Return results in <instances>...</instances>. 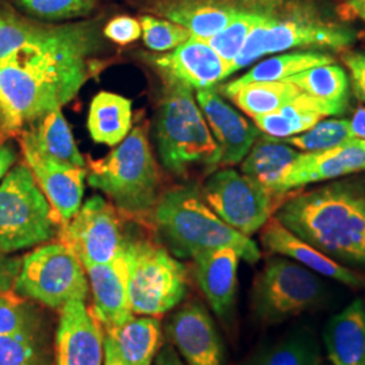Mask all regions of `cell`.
Instances as JSON below:
<instances>
[{
	"instance_id": "6da1fadb",
	"label": "cell",
	"mask_w": 365,
	"mask_h": 365,
	"mask_svg": "<svg viewBox=\"0 0 365 365\" xmlns=\"http://www.w3.org/2000/svg\"><path fill=\"white\" fill-rule=\"evenodd\" d=\"M96 38L91 24L54 26L42 43L0 61V138L22 133L78 95Z\"/></svg>"
},
{
	"instance_id": "7a4b0ae2",
	"label": "cell",
	"mask_w": 365,
	"mask_h": 365,
	"mask_svg": "<svg viewBox=\"0 0 365 365\" xmlns=\"http://www.w3.org/2000/svg\"><path fill=\"white\" fill-rule=\"evenodd\" d=\"M277 221L342 265L365 268V179L329 182L288 199Z\"/></svg>"
},
{
	"instance_id": "3957f363",
	"label": "cell",
	"mask_w": 365,
	"mask_h": 365,
	"mask_svg": "<svg viewBox=\"0 0 365 365\" xmlns=\"http://www.w3.org/2000/svg\"><path fill=\"white\" fill-rule=\"evenodd\" d=\"M150 214L160 238L176 257L194 259L205 250L233 248L249 264L260 260L257 244L222 221L194 185L160 196Z\"/></svg>"
},
{
	"instance_id": "277c9868",
	"label": "cell",
	"mask_w": 365,
	"mask_h": 365,
	"mask_svg": "<svg viewBox=\"0 0 365 365\" xmlns=\"http://www.w3.org/2000/svg\"><path fill=\"white\" fill-rule=\"evenodd\" d=\"M165 91L156 117L158 156L165 170L184 176L196 165L220 167L221 149L194 98L192 88L182 81L164 78Z\"/></svg>"
},
{
	"instance_id": "5b68a950",
	"label": "cell",
	"mask_w": 365,
	"mask_h": 365,
	"mask_svg": "<svg viewBox=\"0 0 365 365\" xmlns=\"http://www.w3.org/2000/svg\"><path fill=\"white\" fill-rule=\"evenodd\" d=\"M88 182L128 214L152 212L158 200V176L144 129H133L108 156L92 161Z\"/></svg>"
},
{
	"instance_id": "8992f818",
	"label": "cell",
	"mask_w": 365,
	"mask_h": 365,
	"mask_svg": "<svg viewBox=\"0 0 365 365\" xmlns=\"http://www.w3.org/2000/svg\"><path fill=\"white\" fill-rule=\"evenodd\" d=\"M58 221L26 164H19L0 184V255L51 241Z\"/></svg>"
},
{
	"instance_id": "52a82bcc",
	"label": "cell",
	"mask_w": 365,
	"mask_h": 365,
	"mask_svg": "<svg viewBox=\"0 0 365 365\" xmlns=\"http://www.w3.org/2000/svg\"><path fill=\"white\" fill-rule=\"evenodd\" d=\"M129 294L135 315L160 317L187 295V269L168 250L149 241L125 242Z\"/></svg>"
},
{
	"instance_id": "ba28073f",
	"label": "cell",
	"mask_w": 365,
	"mask_h": 365,
	"mask_svg": "<svg viewBox=\"0 0 365 365\" xmlns=\"http://www.w3.org/2000/svg\"><path fill=\"white\" fill-rule=\"evenodd\" d=\"M325 295L319 274L297 261L274 257L256 277L252 309L260 322L274 325L319 306Z\"/></svg>"
},
{
	"instance_id": "9c48e42d",
	"label": "cell",
	"mask_w": 365,
	"mask_h": 365,
	"mask_svg": "<svg viewBox=\"0 0 365 365\" xmlns=\"http://www.w3.org/2000/svg\"><path fill=\"white\" fill-rule=\"evenodd\" d=\"M86 268L64 244H48L30 252L21 262L14 292L61 310L72 300L86 302L90 291Z\"/></svg>"
},
{
	"instance_id": "30bf717a",
	"label": "cell",
	"mask_w": 365,
	"mask_h": 365,
	"mask_svg": "<svg viewBox=\"0 0 365 365\" xmlns=\"http://www.w3.org/2000/svg\"><path fill=\"white\" fill-rule=\"evenodd\" d=\"M354 39V31L345 27L304 19H277L264 14L232 63L230 73L233 75L267 54L288 49H344L351 46Z\"/></svg>"
},
{
	"instance_id": "8fae6325",
	"label": "cell",
	"mask_w": 365,
	"mask_h": 365,
	"mask_svg": "<svg viewBox=\"0 0 365 365\" xmlns=\"http://www.w3.org/2000/svg\"><path fill=\"white\" fill-rule=\"evenodd\" d=\"M202 197L222 221L247 237L262 229L274 211V196L235 170L212 173L202 188Z\"/></svg>"
},
{
	"instance_id": "7c38bea8",
	"label": "cell",
	"mask_w": 365,
	"mask_h": 365,
	"mask_svg": "<svg viewBox=\"0 0 365 365\" xmlns=\"http://www.w3.org/2000/svg\"><path fill=\"white\" fill-rule=\"evenodd\" d=\"M60 242L71 249L84 268L114 260L125 247L115 209L102 196H92L60 232Z\"/></svg>"
},
{
	"instance_id": "4fadbf2b",
	"label": "cell",
	"mask_w": 365,
	"mask_h": 365,
	"mask_svg": "<svg viewBox=\"0 0 365 365\" xmlns=\"http://www.w3.org/2000/svg\"><path fill=\"white\" fill-rule=\"evenodd\" d=\"M167 336L185 365H223L221 336L207 309L199 302H188L170 317Z\"/></svg>"
},
{
	"instance_id": "5bb4252c",
	"label": "cell",
	"mask_w": 365,
	"mask_h": 365,
	"mask_svg": "<svg viewBox=\"0 0 365 365\" xmlns=\"http://www.w3.org/2000/svg\"><path fill=\"white\" fill-rule=\"evenodd\" d=\"M54 339V365H102L105 333L83 300H72L60 310Z\"/></svg>"
},
{
	"instance_id": "9a60e30c",
	"label": "cell",
	"mask_w": 365,
	"mask_h": 365,
	"mask_svg": "<svg viewBox=\"0 0 365 365\" xmlns=\"http://www.w3.org/2000/svg\"><path fill=\"white\" fill-rule=\"evenodd\" d=\"M21 145L27 167L33 172L58 221L66 225L76 215L81 206L86 168L72 167L41 153L24 137H21Z\"/></svg>"
},
{
	"instance_id": "2e32d148",
	"label": "cell",
	"mask_w": 365,
	"mask_h": 365,
	"mask_svg": "<svg viewBox=\"0 0 365 365\" xmlns=\"http://www.w3.org/2000/svg\"><path fill=\"white\" fill-rule=\"evenodd\" d=\"M164 78L190 86L192 90H210L229 78L230 64L205 39L191 37L172 52L150 57Z\"/></svg>"
},
{
	"instance_id": "e0dca14e",
	"label": "cell",
	"mask_w": 365,
	"mask_h": 365,
	"mask_svg": "<svg viewBox=\"0 0 365 365\" xmlns=\"http://www.w3.org/2000/svg\"><path fill=\"white\" fill-rule=\"evenodd\" d=\"M365 170V141L353 138L327 150L300 152L282 179V195L313 182H327Z\"/></svg>"
},
{
	"instance_id": "ac0fdd59",
	"label": "cell",
	"mask_w": 365,
	"mask_h": 365,
	"mask_svg": "<svg viewBox=\"0 0 365 365\" xmlns=\"http://www.w3.org/2000/svg\"><path fill=\"white\" fill-rule=\"evenodd\" d=\"M86 271L92 291L91 313L105 331L120 327L134 317L125 247L114 260L92 265Z\"/></svg>"
},
{
	"instance_id": "d6986e66",
	"label": "cell",
	"mask_w": 365,
	"mask_h": 365,
	"mask_svg": "<svg viewBox=\"0 0 365 365\" xmlns=\"http://www.w3.org/2000/svg\"><path fill=\"white\" fill-rule=\"evenodd\" d=\"M196 103L221 149L220 165L229 167L242 161L256 143L259 129L227 105L212 88L196 91Z\"/></svg>"
},
{
	"instance_id": "ffe728a7",
	"label": "cell",
	"mask_w": 365,
	"mask_h": 365,
	"mask_svg": "<svg viewBox=\"0 0 365 365\" xmlns=\"http://www.w3.org/2000/svg\"><path fill=\"white\" fill-rule=\"evenodd\" d=\"M260 240L262 247L268 252L297 261L319 276L337 280L349 287L365 288V279L361 274H356L348 267L327 257V255L289 232L276 218H269V221L262 226Z\"/></svg>"
},
{
	"instance_id": "44dd1931",
	"label": "cell",
	"mask_w": 365,
	"mask_h": 365,
	"mask_svg": "<svg viewBox=\"0 0 365 365\" xmlns=\"http://www.w3.org/2000/svg\"><path fill=\"white\" fill-rule=\"evenodd\" d=\"M240 259L233 248L205 250L194 257L197 284L212 312L221 318L232 313L235 304Z\"/></svg>"
},
{
	"instance_id": "7402d4cb",
	"label": "cell",
	"mask_w": 365,
	"mask_h": 365,
	"mask_svg": "<svg viewBox=\"0 0 365 365\" xmlns=\"http://www.w3.org/2000/svg\"><path fill=\"white\" fill-rule=\"evenodd\" d=\"M327 356L333 365H365V303L354 299L330 318L325 330Z\"/></svg>"
},
{
	"instance_id": "603a6c76",
	"label": "cell",
	"mask_w": 365,
	"mask_h": 365,
	"mask_svg": "<svg viewBox=\"0 0 365 365\" xmlns=\"http://www.w3.org/2000/svg\"><path fill=\"white\" fill-rule=\"evenodd\" d=\"M299 150L276 138L262 135L255 143L242 163V173L260 182L274 196L282 195V179L299 156Z\"/></svg>"
},
{
	"instance_id": "cb8c5ba5",
	"label": "cell",
	"mask_w": 365,
	"mask_h": 365,
	"mask_svg": "<svg viewBox=\"0 0 365 365\" xmlns=\"http://www.w3.org/2000/svg\"><path fill=\"white\" fill-rule=\"evenodd\" d=\"M297 86L302 93L325 106L330 115H339L349 105V76L342 66L327 64L306 69L286 78Z\"/></svg>"
},
{
	"instance_id": "d4e9b609",
	"label": "cell",
	"mask_w": 365,
	"mask_h": 365,
	"mask_svg": "<svg viewBox=\"0 0 365 365\" xmlns=\"http://www.w3.org/2000/svg\"><path fill=\"white\" fill-rule=\"evenodd\" d=\"M21 137L34 145L41 153L52 157L57 161L78 168L86 167L84 157L78 152L61 108L53 110L43 117L38 118L21 133Z\"/></svg>"
},
{
	"instance_id": "484cf974",
	"label": "cell",
	"mask_w": 365,
	"mask_h": 365,
	"mask_svg": "<svg viewBox=\"0 0 365 365\" xmlns=\"http://www.w3.org/2000/svg\"><path fill=\"white\" fill-rule=\"evenodd\" d=\"M129 365H152L161 348V322L157 317H133L120 327L106 330Z\"/></svg>"
},
{
	"instance_id": "4316f807",
	"label": "cell",
	"mask_w": 365,
	"mask_h": 365,
	"mask_svg": "<svg viewBox=\"0 0 365 365\" xmlns=\"http://www.w3.org/2000/svg\"><path fill=\"white\" fill-rule=\"evenodd\" d=\"M324 117H330L327 107L313 98L300 93L287 106L253 119L256 128L265 135L283 140L312 129Z\"/></svg>"
},
{
	"instance_id": "83f0119b",
	"label": "cell",
	"mask_w": 365,
	"mask_h": 365,
	"mask_svg": "<svg viewBox=\"0 0 365 365\" xmlns=\"http://www.w3.org/2000/svg\"><path fill=\"white\" fill-rule=\"evenodd\" d=\"M131 128V102L111 92H101L92 99L88 130L99 144L115 146L122 143Z\"/></svg>"
},
{
	"instance_id": "f1b7e54d",
	"label": "cell",
	"mask_w": 365,
	"mask_h": 365,
	"mask_svg": "<svg viewBox=\"0 0 365 365\" xmlns=\"http://www.w3.org/2000/svg\"><path fill=\"white\" fill-rule=\"evenodd\" d=\"M333 63H334V57L331 54L318 52V51L279 54V56H274V57L257 63L249 71L248 73L223 86L222 92L226 95L245 84H249V83L283 81L289 76L297 75L306 69H310L314 66L333 64Z\"/></svg>"
},
{
	"instance_id": "f546056e",
	"label": "cell",
	"mask_w": 365,
	"mask_h": 365,
	"mask_svg": "<svg viewBox=\"0 0 365 365\" xmlns=\"http://www.w3.org/2000/svg\"><path fill=\"white\" fill-rule=\"evenodd\" d=\"M237 13V9L217 3L187 1L168 9L165 16L187 29L192 37L209 41L229 25Z\"/></svg>"
},
{
	"instance_id": "4dcf8cb0",
	"label": "cell",
	"mask_w": 365,
	"mask_h": 365,
	"mask_svg": "<svg viewBox=\"0 0 365 365\" xmlns=\"http://www.w3.org/2000/svg\"><path fill=\"white\" fill-rule=\"evenodd\" d=\"M299 88L286 80L249 83L226 93L242 111L250 117L264 115L287 106L299 96Z\"/></svg>"
},
{
	"instance_id": "1f68e13d",
	"label": "cell",
	"mask_w": 365,
	"mask_h": 365,
	"mask_svg": "<svg viewBox=\"0 0 365 365\" xmlns=\"http://www.w3.org/2000/svg\"><path fill=\"white\" fill-rule=\"evenodd\" d=\"M54 26L30 24L13 14L0 11V61L42 43Z\"/></svg>"
},
{
	"instance_id": "d6a6232c",
	"label": "cell",
	"mask_w": 365,
	"mask_h": 365,
	"mask_svg": "<svg viewBox=\"0 0 365 365\" xmlns=\"http://www.w3.org/2000/svg\"><path fill=\"white\" fill-rule=\"evenodd\" d=\"M353 138L349 119H327L319 120L309 130L279 141L286 143L300 152H317L346 144Z\"/></svg>"
},
{
	"instance_id": "836d02e7",
	"label": "cell",
	"mask_w": 365,
	"mask_h": 365,
	"mask_svg": "<svg viewBox=\"0 0 365 365\" xmlns=\"http://www.w3.org/2000/svg\"><path fill=\"white\" fill-rule=\"evenodd\" d=\"M262 16L264 14L238 10L233 21L207 42L223 60L232 66L238 53L241 52L250 31L260 22Z\"/></svg>"
},
{
	"instance_id": "e575fe53",
	"label": "cell",
	"mask_w": 365,
	"mask_h": 365,
	"mask_svg": "<svg viewBox=\"0 0 365 365\" xmlns=\"http://www.w3.org/2000/svg\"><path fill=\"white\" fill-rule=\"evenodd\" d=\"M38 329V315L30 304L13 291L0 294V336L36 334Z\"/></svg>"
},
{
	"instance_id": "d590c367",
	"label": "cell",
	"mask_w": 365,
	"mask_h": 365,
	"mask_svg": "<svg viewBox=\"0 0 365 365\" xmlns=\"http://www.w3.org/2000/svg\"><path fill=\"white\" fill-rule=\"evenodd\" d=\"M0 365H45L38 333L0 336Z\"/></svg>"
},
{
	"instance_id": "8d00e7d4",
	"label": "cell",
	"mask_w": 365,
	"mask_h": 365,
	"mask_svg": "<svg viewBox=\"0 0 365 365\" xmlns=\"http://www.w3.org/2000/svg\"><path fill=\"white\" fill-rule=\"evenodd\" d=\"M140 24L143 29L145 45L156 52L173 51L192 37L187 29L172 21H161L145 15L141 18Z\"/></svg>"
},
{
	"instance_id": "74e56055",
	"label": "cell",
	"mask_w": 365,
	"mask_h": 365,
	"mask_svg": "<svg viewBox=\"0 0 365 365\" xmlns=\"http://www.w3.org/2000/svg\"><path fill=\"white\" fill-rule=\"evenodd\" d=\"M29 13L48 21H63L90 13L96 0H18Z\"/></svg>"
},
{
	"instance_id": "f35d334b",
	"label": "cell",
	"mask_w": 365,
	"mask_h": 365,
	"mask_svg": "<svg viewBox=\"0 0 365 365\" xmlns=\"http://www.w3.org/2000/svg\"><path fill=\"white\" fill-rule=\"evenodd\" d=\"M264 365H318L313 346L302 339L279 344L259 357Z\"/></svg>"
},
{
	"instance_id": "ab89813d",
	"label": "cell",
	"mask_w": 365,
	"mask_h": 365,
	"mask_svg": "<svg viewBox=\"0 0 365 365\" xmlns=\"http://www.w3.org/2000/svg\"><path fill=\"white\" fill-rule=\"evenodd\" d=\"M103 33L107 38L120 45H126L140 38L143 34V29L141 24L134 18L118 16L106 25Z\"/></svg>"
},
{
	"instance_id": "60d3db41",
	"label": "cell",
	"mask_w": 365,
	"mask_h": 365,
	"mask_svg": "<svg viewBox=\"0 0 365 365\" xmlns=\"http://www.w3.org/2000/svg\"><path fill=\"white\" fill-rule=\"evenodd\" d=\"M342 61L349 71L353 93L360 102L365 103V53H345Z\"/></svg>"
},
{
	"instance_id": "b9f144b4",
	"label": "cell",
	"mask_w": 365,
	"mask_h": 365,
	"mask_svg": "<svg viewBox=\"0 0 365 365\" xmlns=\"http://www.w3.org/2000/svg\"><path fill=\"white\" fill-rule=\"evenodd\" d=\"M22 260L0 255V294L14 291L16 276L21 269Z\"/></svg>"
},
{
	"instance_id": "7bdbcfd3",
	"label": "cell",
	"mask_w": 365,
	"mask_h": 365,
	"mask_svg": "<svg viewBox=\"0 0 365 365\" xmlns=\"http://www.w3.org/2000/svg\"><path fill=\"white\" fill-rule=\"evenodd\" d=\"M16 161V152L11 145L6 144L3 138H0V180L9 173L10 168Z\"/></svg>"
},
{
	"instance_id": "ee69618b",
	"label": "cell",
	"mask_w": 365,
	"mask_h": 365,
	"mask_svg": "<svg viewBox=\"0 0 365 365\" xmlns=\"http://www.w3.org/2000/svg\"><path fill=\"white\" fill-rule=\"evenodd\" d=\"M155 365H185L182 359L172 346L170 342H165L157 353Z\"/></svg>"
},
{
	"instance_id": "f6af8a7d",
	"label": "cell",
	"mask_w": 365,
	"mask_h": 365,
	"mask_svg": "<svg viewBox=\"0 0 365 365\" xmlns=\"http://www.w3.org/2000/svg\"><path fill=\"white\" fill-rule=\"evenodd\" d=\"M351 130L354 138H360L365 141V107L360 106L354 111L352 119L349 120Z\"/></svg>"
},
{
	"instance_id": "bcb514c9",
	"label": "cell",
	"mask_w": 365,
	"mask_h": 365,
	"mask_svg": "<svg viewBox=\"0 0 365 365\" xmlns=\"http://www.w3.org/2000/svg\"><path fill=\"white\" fill-rule=\"evenodd\" d=\"M105 365H129L120 353L118 351L117 345L113 339L105 334Z\"/></svg>"
},
{
	"instance_id": "7dc6e473",
	"label": "cell",
	"mask_w": 365,
	"mask_h": 365,
	"mask_svg": "<svg viewBox=\"0 0 365 365\" xmlns=\"http://www.w3.org/2000/svg\"><path fill=\"white\" fill-rule=\"evenodd\" d=\"M344 11L365 24V0H344Z\"/></svg>"
},
{
	"instance_id": "c3c4849f",
	"label": "cell",
	"mask_w": 365,
	"mask_h": 365,
	"mask_svg": "<svg viewBox=\"0 0 365 365\" xmlns=\"http://www.w3.org/2000/svg\"><path fill=\"white\" fill-rule=\"evenodd\" d=\"M252 365H264V364H262V363H261L260 360H259V359H257V361H256V363H255V364H252Z\"/></svg>"
}]
</instances>
